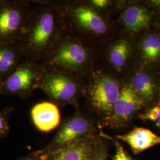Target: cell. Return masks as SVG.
I'll return each mask as SVG.
<instances>
[{
	"mask_svg": "<svg viewBox=\"0 0 160 160\" xmlns=\"http://www.w3.org/2000/svg\"><path fill=\"white\" fill-rule=\"evenodd\" d=\"M29 19L18 41L24 59L42 64L66 31L59 1H32Z\"/></svg>",
	"mask_w": 160,
	"mask_h": 160,
	"instance_id": "6da1fadb",
	"label": "cell"
},
{
	"mask_svg": "<svg viewBox=\"0 0 160 160\" xmlns=\"http://www.w3.org/2000/svg\"><path fill=\"white\" fill-rule=\"evenodd\" d=\"M90 55L86 42L65 31L46 60L44 69L63 71L83 78L89 66Z\"/></svg>",
	"mask_w": 160,
	"mask_h": 160,
	"instance_id": "7a4b0ae2",
	"label": "cell"
},
{
	"mask_svg": "<svg viewBox=\"0 0 160 160\" xmlns=\"http://www.w3.org/2000/svg\"><path fill=\"white\" fill-rule=\"evenodd\" d=\"M66 30L83 40L85 34L101 37L109 30L106 19L88 2L75 0L59 1Z\"/></svg>",
	"mask_w": 160,
	"mask_h": 160,
	"instance_id": "3957f363",
	"label": "cell"
},
{
	"mask_svg": "<svg viewBox=\"0 0 160 160\" xmlns=\"http://www.w3.org/2000/svg\"><path fill=\"white\" fill-rule=\"evenodd\" d=\"M84 87L82 78L53 69H44L38 87L58 107L67 105L77 107L84 94Z\"/></svg>",
	"mask_w": 160,
	"mask_h": 160,
	"instance_id": "277c9868",
	"label": "cell"
},
{
	"mask_svg": "<svg viewBox=\"0 0 160 160\" xmlns=\"http://www.w3.org/2000/svg\"><path fill=\"white\" fill-rule=\"evenodd\" d=\"M32 5V1L0 0V46L18 43Z\"/></svg>",
	"mask_w": 160,
	"mask_h": 160,
	"instance_id": "5b68a950",
	"label": "cell"
},
{
	"mask_svg": "<svg viewBox=\"0 0 160 160\" xmlns=\"http://www.w3.org/2000/svg\"><path fill=\"white\" fill-rule=\"evenodd\" d=\"M92 80L85 86L84 92L92 108L104 116V119L110 114L114 104L120 96V84L110 75L96 72Z\"/></svg>",
	"mask_w": 160,
	"mask_h": 160,
	"instance_id": "8992f818",
	"label": "cell"
},
{
	"mask_svg": "<svg viewBox=\"0 0 160 160\" xmlns=\"http://www.w3.org/2000/svg\"><path fill=\"white\" fill-rule=\"evenodd\" d=\"M44 69L40 63L24 59L17 69L0 82V95L17 96L26 98L39 87Z\"/></svg>",
	"mask_w": 160,
	"mask_h": 160,
	"instance_id": "52a82bcc",
	"label": "cell"
},
{
	"mask_svg": "<svg viewBox=\"0 0 160 160\" xmlns=\"http://www.w3.org/2000/svg\"><path fill=\"white\" fill-rule=\"evenodd\" d=\"M93 131L92 120L84 114L77 112L63 121L51 142L44 150L48 153L69 143L92 137Z\"/></svg>",
	"mask_w": 160,
	"mask_h": 160,
	"instance_id": "ba28073f",
	"label": "cell"
},
{
	"mask_svg": "<svg viewBox=\"0 0 160 160\" xmlns=\"http://www.w3.org/2000/svg\"><path fill=\"white\" fill-rule=\"evenodd\" d=\"M143 100L132 85H125L120 91V96L104 122L112 126L118 125L129 120L141 109Z\"/></svg>",
	"mask_w": 160,
	"mask_h": 160,
	"instance_id": "9c48e42d",
	"label": "cell"
},
{
	"mask_svg": "<svg viewBox=\"0 0 160 160\" xmlns=\"http://www.w3.org/2000/svg\"><path fill=\"white\" fill-rule=\"evenodd\" d=\"M97 149L92 136L48 152L47 160H92Z\"/></svg>",
	"mask_w": 160,
	"mask_h": 160,
	"instance_id": "30bf717a",
	"label": "cell"
},
{
	"mask_svg": "<svg viewBox=\"0 0 160 160\" xmlns=\"http://www.w3.org/2000/svg\"><path fill=\"white\" fill-rule=\"evenodd\" d=\"M30 116L36 128L49 132L57 128L61 122V113L57 105L52 102L37 103L31 109Z\"/></svg>",
	"mask_w": 160,
	"mask_h": 160,
	"instance_id": "8fae6325",
	"label": "cell"
},
{
	"mask_svg": "<svg viewBox=\"0 0 160 160\" xmlns=\"http://www.w3.org/2000/svg\"><path fill=\"white\" fill-rule=\"evenodd\" d=\"M116 138L126 142L135 154L160 143V137L143 128H135L129 133L116 135Z\"/></svg>",
	"mask_w": 160,
	"mask_h": 160,
	"instance_id": "7c38bea8",
	"label": "cell"
},
{
	"mask_svg": "<svg viewBox=\"0 0 160 160\" xmlns=\"http://www.w3.org/2000/svg\"><path fill=\"white\" fill-rule=\"evenodd\" d=\"M24 59L18 43L0 46V82L13 72Z\"/></svg>",
	"mask_w": 160,
	"mask_h": 160,
	"instance_id": "4fadbf2b",
	"label": "cell"
},
{
	"mask_svg": "<svg viewBox=\"0 0 160 160\" xmlns=\"http://www.w3.org/2000/svg\"><path fill=\"white\" fill-rule=\"evenodd\" d=\"M122 21L130 30L138 32L148 26L151 20L149 12L143 7L132 6L125 10L122 14Z\"/></svg>",
	"mask_w": 160,
	"mask_h": 160,
	"instance_id": "5bb4252c",
	"label": "cell"
},
{
	"mask_svg": "<svg viewBox=\"0 0 160 160\" xmlns=\"http://www.w3.org/2000/svg\"><path fill=\"white\" fill-rule=\"evenodd\" d=\"M131 51L129 42L125 39H120L115 42L109 49L108 59L112 68L120 71L126 63Z\"/></svg>",
	"mask_w": 160,
	"mask_h": 160,
	"instance_id": "9a60e30c",
	"label": "cell"
},
{
	"mask_svg": "<svg viewBox=\"0 0 160 160\" xmlns=\"http://www.w3.org/2000/svg\"><path fill=\"white\" fill-rule=\"evenodd\" d=\"M133 87L142 100L151 101L154 95L155 86L151 77L144 72H139L133 79Z\"/></svg>",
	"mask_w": 160,
	"mask_h": 160,
	"instance_id": "2e32d148",
	"label": "cell"
},
{
	"mask_svg": "<svg viewBox=\"0 0 160 160\" xmlns=\"http://www.w3.org/2000/svg\"><path fill=\"white\" fill-rule=\"evenodd\" d=\"M142 49L143 57L149 61H154L160 56V38L157 34H150L144 40Z\"/></svg>",
	"mask_w": 160,
	"mask_h": 160,
	"instance_id": "e0dca14e",
	"label": "cell"
},
{
	"mask_svg": "<svg viewBox=\"0 0 160 160\" xmlns=\"http://www.w3.org/2000/svg\"><path fill=\"white\" fill-rule=\"evenodd\" d=\"M13 107H7L0 110V138L8 136L10 132V116L14 111Z\"/></svg>",
	"mask_w": 160,
	"mask_h": 160,
	"instance_id": "ac0fdd59",
	"label": "cell"
},
{
	"mask_svg": "<svg viewBox=\"0 0 160 160\" xmlns=\"http://www.w3.org/2000/svg\"><path fill=\"white\" fill-rule=\"evenodd\" d=\"M142 118L154 122L156 126L160 128V98L155 106L142 115Z\"/></svg>",
	"mask_w": 160,
	"mask_h": 160,
	"instance_id": "d6986e66",
	"label": "cell"
},
{
	"mask_svg": "<svg viewBox=\"0 0 160 160\" xmlns=\"http://www.w3.org/2000/svg\"><path fill=\"white\" fill-rule=\"evenodd\" d=\"M48 153L44 149L35 151L31 154L17 160H47Z\"/></svg>",
	"mask_w": 160,
	"mask_h": 160,
	"instance_id": "ffe728a7",
	"label": "cell"
},
{
	"mask_svg": "<svg viewBox=\"0 0 160 160\" xmlns=\"http://www.w3.org/2000/svg\"><path fill=\"white\" fill-rule=\"evenodd\" d=\"M115 145L116 152L113 157V160H133L126 154L125 149L123 148V147L121 146L120 143L116 142Z\"/></svg>",
	"mask_w": 160,
	"mask_h": 160,
	"instance_id": "44dd1931",
	"label": "cell"
},
{
	"mask_svg": "<svg viewBox=\"0 0 160 160\" xmlns=\"http://www.w3.org/2000/svg\"><path fill=\"white\" fill-rule=\"evenodd\" d=\"M88 4L97 10H101L106 8L109 6L110 2L108 0H92L88 2Z\"/></svg>",
	"mask_w": 160,
	"mask_h": 160,
	"instance_id": "7402d4cb",
	"label": "cell"
},
{
	"mask_svg": "<svg viewBox=\"0 0 160 160\" xmlns=\"http://www.w3.org/2000/svg\"><path fill=\"white\" fill-rule=\"evenodd\" d=\"M92 160H107V153L105 148L100 147L97 149Z\"/></svg>",
	"mask_w": 160,
	"mask_h": 160,
	"instance_id": "603a6c76",
	"label": "cell"
}]
</instances>
